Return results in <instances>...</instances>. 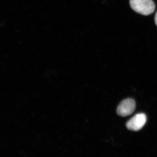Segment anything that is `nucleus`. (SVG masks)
<instances>
[{
  "instance_id": "20e7f679",
  "label": "nucleus",
  "mask_w": 157,
  "mask_h": 157,
  "mask_svg": "<svg viewBox=\"0 0 157 157\" xmlns=\"http://www.w3.org/2000/svg\"><path fill=\"white\" fill-rule=\"evenodd\" d=\"M155 21L156 25L157 26V13H156L155 15Z\"/></svg>"
},
{
  "instance_id": "7ed1b4c3",
  "label": "nucleus",
  "mask_w": 157,
  "mask_h": 157,
  "mask_svg": "<svg viewBox=\"0 0 157 157\" xmlns=\"http://www.w3.org/2000/svg\"><path fill=\"white\" fill-rule=\"evenodd\" d=\"M146 121L147 117L145 114L138 113L128 121L126 125L128 130L137 132L143 128Z\"/></svg>"
},
{
  "instance_id": "f257e3e1",
  "label": "nucleus",
  "mask_w": 157,
  "mask_h": 157,
  "mask_svg": "<svg viewBox=\"0 0 157 157\" xmlns=\"http://www.w3.org/2000/svg\"><path fill=\"white\" fill-rule=\"evenodd\" d=\"M130 5L134 11L143 15L153 13L155 7L152 0H130Z\"/></svg>"
},
{
  "instance_id": "f03ea898",
  "label": "nucleus",
  "mask_w": 157,
  "mask_h": 157,
  "mask_svg": "<svg viewBox=\"0 0 157 157\" xmlns=\"http://www.w3.org/2000/svg\"><path fill=\"white\" fill-rule=\"evenodd\" d=\"M136 108L135 100L131 98L125 99L121 102L117 109V114L120 116L125 117L131 115Z\"/></svg>"
}]
</instances>
